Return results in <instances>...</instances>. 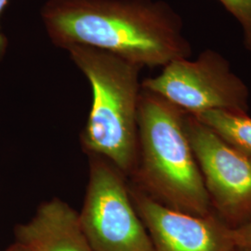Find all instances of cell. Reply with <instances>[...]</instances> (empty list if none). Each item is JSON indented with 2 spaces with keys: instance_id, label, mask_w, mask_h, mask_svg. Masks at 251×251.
Here are the masks:
<instances>
[{
  "instance_id": "cell-1",
  "label": "cell",
  "mask_w": 251,
  "mask_h": 251,
  "mask_svg": "<svg viewBox=\"0 0 251 251\" xmlns=\"http://www.w3.org/2000/svg\"><path fill=\"white\" fill-rule=\"evenodd\" d=\"M54 46L105 50L141 67H164L193 52L179 14L162 0H47L40 10Z\"/></svg>"
},
{
  "instance_id": "cell-2",
  "label": "cell",
  "mask_w": 251,
  "mask_h": 251,
  "mask_svg": "<svg viewBox=\"0 0 251 251\" xmlns=\"http://www.w3.org/2000/svg\"><path fill=\"white\" fill-rule=\"evenodd\" d=\"M187 113L142 88L138 106V188L192 215L210 213V199L185 127Z\"/></svg>"
},
{
  "instance_id": "cell-3",
  "label": "cell",
  "mask_w": 251,
  "mask_h": 251,
  "mask_svg": "<svg viewBox=\"0 0 251 251\" xmlns=\"http://www.w3.org/2000/svg\"><path fill=\"white\" fill-rule=\"evenodd\" d=\"M66 50L92 91L90 115L81 135L84 150L105 158L126 177L132 176L138 161L139 76L143 67L88 46H71Z\"/></svg>"
},
{
  "instance_id": "cell-4",
  "label": "cell",
  "mask_w": 251,
  "mask_h": 251,
  "mask_svg": "<svg viewBox=\"0 0 251 251\" xmlns=\"http://www.w3.org/2000/svg\"><path fill=\"white\" fill-rule=\"evenodd\" d=\"M89 182L78 213L93 251H154L130 198L125 174L105 158L88 154Z\"/></svg>"
},
{
  "instance_id": "cell-5",
  "label": "cell",
  "mask_w": 251,
  "mask_h": 251,
  "mask_svg": "<svg viewBox=\"0 0 251 251\" xmlns=\"http://www.w3.org/2000/svg\"><path fill=\"white\" fill-rule=\"evenodd\" d=\"M142 88L168 100L191 116L224 110L247 114L250 91L230 63L206 50L194 61L179 59L142 82Z\"/></svg>"
},
{
  "instance_id": "cell-6",
  "label": "cell",
  "mask_w": 251,
  "mask_h": 251,
  "mask_svg": "<svg viewBox=\"0 0 251 251\" xmlns=\"http://www.w3.org/2000/svg\"><path fill=\"white\" fill-rule=\"evenodd\" d=\"M185 127L210 203L226 225L236 228L251 221V154L225 143L196 117Z\"/></svg>"
},
{
  "instance_id": "cell-7",
  "label": "cell",
  "mask_w": 251,
  "mask_h": 251,
  "mask_svg": "<svg viewBox=\"0 0 251 251\" xmlns=\"http://www.w3.org/2000/svg\"><path fill=\"white\" fill-rule=\"evenodd\" d=\"M130 198L154 251H234L233 228L215 215H192L172 209L136 185Z\"/></svg>"
},
{
  "instance_id": "cell-8",
  "label": "cell",
  "mask_w": 251,
  "mask_h": 251,
  "mask_svg": "<svg viewBox=\"0 0 251 251\" xmlns=\"http://www.w3.org/2000/svg\"><path fill=\"white\" fill-rule=\"evenodd\" d=\"M15 235L33 251H93L78 212L59 198L42 203L28 223L17 225Z\"/></svg>"
},
{
  "instance_id": "cell-9",
  "label": "cell",
  "mask_w": 251,
  "mask_h": 251,
  "mask_svg": "<svg viewBox=\"0 0 251 251\" xmlns=\"http://www.w3.org/2000/svg\"><path fill=\"white\" fill-rule=\"evenodd\" d=\"M233 148L251 154V117L245 113L224 110L193 116Z\"/></svg>"
},
{
  "instance_id": "cell-10",
  "label": "cell",
  "mask_w": 251,
  "mask_h": 251,
  "mask_svg": "<svg viewBox=\"0 0 251 251\" xmlns=\"http://www.w3.org/2000/svg\"><path fill=\"white\" fill-rule=\"evenodd\" d=\"M242 28L243 42L251 52V0H219Z\"/></svg>"
},
{
  "instance_id": "cell-11",
  "label": "cell",
  "mask_w": 251,
  "mask_h": 251,
  "mask_svg": "<svg viewBox=\"0 0 251 251\" xmlns=\"http://www.w3.org/2000/svg\"><path fill=\"white\" fill-rule=\"evenodd\" d=\"M233 238L236 249L251 251V221L233 228Z\"/></svg>"
},
{
  "instance_id": "cell-12",
  "label": "cell",
  "mask_w": 251,
  "mask_h": 251,
  "mask_svg": "<svg viewBox=\"0 0 251 251\" xmlns=\"http://www.w3.org/2000/svg\"><path fill=\"white\" fill-rule=\"evenodd\" d=\"M8 1L9 0H0V15L2 14ZM8 45H9L8 44V39H7L6 36L1 32V28H0V62L3 60V58L6 55Z\"/></svg>"
},
{
  "instance_id": "cell-13",
  "label": "cell",
  "mask_w": 251,
  "mask_h": 251,
  "mask_svg": "<svg viewBox=\"0 0 251 251\" xmlns=\"http://www.w3.org/2000/svg\"><path fill=\"white\" fill-rule=\"evenodd\" d=\"M33 251V250L31 248H29L26 245L16 241L14 244H12L11 246H9L8 249H6L5 251Z\"/></svg>"
},
{
  "instance_id": "cell-14",
  "label": "cell",
  "mask_w": 251,
  "mask_h": 251,
  "mask_svg": "<svg viewBox=\"0 0 251 251\" xmlns=\"http://www.w3.org/2000/svg\"><path fill=\"white\" fill-rule=\"evenodd\" d=\"M234 251H246V250H241V249H235V250H234Z\"/></svg>"
}]
</instances>
